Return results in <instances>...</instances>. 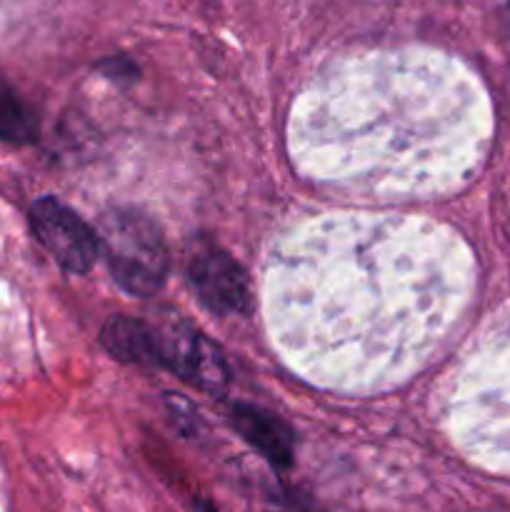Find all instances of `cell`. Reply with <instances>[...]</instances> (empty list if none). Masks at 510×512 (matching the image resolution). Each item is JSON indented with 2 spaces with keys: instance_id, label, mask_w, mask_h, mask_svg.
Listing matches in <instances>:
<instances>
[{
  "instance_id": "6",
  "label": "cell",
  "mask_w": 510,
  "mask_h": 512,
  "mask_svg": "<svg viewBox=\"0 0 510 512\" xmlns=\"http://www.w3.org/2000/svg\"><path fill=\"white\" fill-rule=\"evenodd\" d=\"M103 348L113 355L120 363H140V365H155L158 363V353H155V338L153 328L148 323H140L135 318H110L103 325Z\"/></svg>"
},
{
  "instance_id": "3",
  "label": "cell",
  "mask_w": 510,
  "mask_h": 512,
  "mask_svg": "<svg viewBox=\"0 0 510 512\" xmlns=\"http://www.w3.org/2000/svg\"><path fill=\"white\" fill-rule=\"evenodd\" d=\"M30 228L45 250L68 273H88L100 255L98 233L53 195L38 198L30 208Z\"/></svg>"
},
{
  "instance_id": "4",
  "label": "cell",
  "mask_w": 510,
  "mask_h": 512,
  "mask_svg": "<svg viewBox=\"0 0 510 512\" xmlns=\"http://www.w3.org/2000/svg\"><path fill=\"white\" fill-rule=\"evenodd\" d=\"M188 278L200 303L218 315H245L250 310V280L243 265L218 245H200L188 263Z\"/></svg>"
},
{
  "instance_id": "9",
  "label": "cell",
  "mask_w": 510,
  "mask_h": 512,
  "mask_svg": "<svg viewBox=\"0 0 510 512\" xmlns=\"http://www.w3.org/2000/svg\"><path fill=\"white\" fill-rule=\"evenodd\" d=\"M193 512H218V510H215L210 503H203V500H198V503L193 505Z\"/></svg>"
},
{
  "instance_id": "1",
  "label": "cell",
  "mask_w": 510,
  "mask_h": 512,
  "mask_svg": "<svg viewBox=\"0 0 510 512\" xmlns=\"http://www.w3.org/2000/svg\"><path fill=\"white\" fill-rule=\"evenodd\" d=\"M98 245L115 283L130 295L150 298L168 278L163 233L138 210L115 208L100 218Z\"/></svg>"
},
{
  "instance_id": "2",
  "label": "cell",
  "mask_w": 510,
  "mask_h": 512,
  "mask_svg": "<svg viewBox=\"0 0 510 512\" xmlns=\"http://www.w3.org/2000/svg\"><path fill=\"white\" fill-rule=\"evenodd\" d=\"M150 328H153L158 365L170 368L203 393L223 395L228 390L230 373L223 353L193 325L185 323L180 315H168Z\"/></svg>"
},
{
  "instance_id": "8",
  "label": "cell",
  "mask_w": 510,
  "mask_h": 512,
  "mask_svg": "<svg viewBox=\"0 0 510 512\" xmlns=\"http://www.w3.org/2000/svg\"><path fill=\"white\" fill-rule=\"evenodd\" d=\"M165 403H168L170 415H173V420L178 423L180 430H193L195 425H198V410H195L188 400H183V395L168 393L165 395Z\"/></svg>"
},
{
  "instance_id": "5",
  "label": "cell",
  "mask_w": 510,
  "mask_h": 512,
  "mask_svg": "<svg viewBox=\"0 0 510 512\" xmlns=\"http://www.w3.org/2000/svg\"><path fill=\"white\" fill-rule=\"evenodd\" d=\"M230 423L273 468L285 470L293 465L295 435L278 415L255 405H235L230 410Z\"/></svg>"
},
{
  "instance_id": "7",
  "label": "cell",
  "mask_w": 510,
  "mask_h": 512,
  "mask_svg": "<svg viewBox=\"0 0 510 512\" xmlns=\"http://www.w3.org/2000/svg\"><path fill=\"white\" fill-rule=\"evenodd\" d=\"M35 138V120L23 100L0 80V140L30 143Z\"/></svg>"
}]
</instances>
